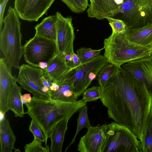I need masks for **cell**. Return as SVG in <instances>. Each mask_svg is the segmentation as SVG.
<instances>
[{
	"label": "cell",
	"instance_id": "obj_38",
	"mask_svg": "<svg viewBox=\"0 0 152 152\" xmlns=\"http://www.w3.org/2000/svg\"><path fill=\"white\" fill-rule=\"evenodd\" d=\"M15 150V152H20L19 149H14Z\"/></svg>",
	"mask_w": 152,
	"mask_h": 152
},
{
	"label": "cell",
	"instance_id": "obj_16",
	"mask_svg": "<svg viewBox=\"0 0 152 152\" xmlns=\"http://www.w3.org/2000/svg\"><path fill=\"white\" fill-rule=\"evenodd\" d=\"M121 6L119 0H94L88 5V16L99 20L113 17L119 12Z\"/></svg>",
	"mask_w": 152,
	"mask_h": 152
},
{
	"label": "cell",
	"instance_id": "obj_24",
	"mask_svg": "<svg viewBox=\"0 0 152 152\" xmlns=\"http://www.w3.org/2000/svg\"><path fill=\"white\" fill-rule=\"evenodd\" d=\"M78 111L79 116L77 119V126L76 132L71 142L66 148L65 151L71 145L73 144L77 135L82 129L86 128L88 129L91 126L88 115V107L87 105L81 108Z\"/></svg>",
	"mask_w": 152,
	"mask_h": 152
},
{
	"label": "cell",
	"instance_id": "obj_7",
	"mask_svg": "<svg viewBox=\"0 0 152 152\" xmlns=\"http://www.w3.org/2000/svg\"><path fill=\"white\" fill-rule=\"evenodd\" d=\"M23 47V56L28 64L39 68V63L48 64L57 53L56 41L35 36L27 41Z\"/></svg>",
	"mask_w": 152,
	"mask_h": 152
},
{
	"label": "cell",
	"instance_id": "obj_22",
	"mask_svg": "<svg viewBox=\"0 0 152 152\" xmlns=\"http://www.w3.org/2000/svg\"><path fill=\"white\" fill-rule=\"evenodd\" d=\"M78 98L68 79L59 86L58 90L51 92L50 94V98L64 102H74L77 100Z\"/></svg>",
	"mask_w": 152,
	"mask_h": 152
},
{
	"label": "cell",
	"instance_id": "obj_14",
	"mask_svg": "<svg viewBox=\"0 0 152 152\" xmlns=\"http://www.w3.org/2000/svg\"><path fill=\"white\" fill-rule=\"evenodd\" d=\"M11 67L4 58L0 59V112L5 115L10 110L9 99L12 87L16 77L11 73Z\"/></svg>",
	"mask_w": 152,
	"mask_h": 152
},
{
	"label": "cell",
	"instance_id": "obj_15",
	"mask_svg": "<svg viewBox=\"0 0 152 152\" xmlns=\"http://www.w3.org/2000/svg\"><path fill=\"white\" fill-rule=\"evenodd\" d=\"M43 71V75L48 77L59 86L70 78L75 69L68 66L65 58L56 54Z\"/></svg>",
	"mask_w": 152,
	"mask_h": 152
},
{
	"label": "cell",
	"instance_id": "obj_9",
	"mask_svg": "<svg viewBox=\"0 0 152 152\" xmlns=\"http://www.w3.org/2000/svg\"><path fill=\"white\" fill-rule=\"evenodd\" d=\"M18 69L19 72L17 77H16V81L23 88L37 98L43 99L50 98V95L42 90L44 86L41 77L44 74L43 69L25 64L20 66Z\"/></svg>",
	"mask_w": 152,
	"mask_h": 152
},
{
	"label": "cell",
	"instance_id": "obj_40",
	"mask_svg": "<svg viewBox=\"0 0 152 152\" xmlns=\"http://www.w3.org/2000/svg\"><path fill=\"white\" fill-rule=\"evenodd\" d=\"M151 110L152 111V105H151Z\"/></svg>",
	"mask_w": 152,
	"mask_h": 152
},
{
	"label": "cell",
	"instance_id": "obj_25",
	"mask_svg": "<svg viewBox=\"0 0 152 152\" xmlns=\"http://www.w3.org/2000/svg\"><path fill=\"white\" fill-rule=\"evenodd\" d=\"M119 67L108 63L102 68L97 76L98 83L101 87L113 75Z\"/></svg>",
	"mask_w": 152,
	"mask_h": 152
},
{
	"label": "cell",
	"instance_id": "obj_11",
	"mask_svg": "<svg viewBox=\"0 0 152 152\" xmlns=\"http://www.w3.org/2000/svg\"><path fill=\"white\" fill-rule=\"evenodd\" d=\"M55 0H15L14 9L19 17L37 21L46 13Z\"/></svg>",
	"mask_w": 152,
	"mask_h": 152
},
{
	"label": "cell",
	"instance_id": "obj_3",
	"mask_svg": "<svg viewBox=\"0 0 152 152\" xmlns=\"http://www.w3.org/2000/svg\"><path fill=\"white\" fill-rule=\"evenodd\" d=\"M103 48L104 56L108 62L118 66L152 55V45L137 43L113 32L104 39Z\"/></svg>",
	"mask_w": 152,
	"mask_h": 152
},
{
	"label": "cell",
	"instance_id": "obj_1",
	"mask_svg": "<svg viewBox=\"0 0 152 152\" xmlns=\"http://www.w3.org/2000/svg\"><path fill=\"white\" fill-rule=\"evenodd\" d=\"M109 118L142 139L151 110L152 97L144 83L121 66L101 87Z\"/></svg>",
	"mask_w": 152,
	"mask_h": 152
},
{
	"label": "cell",
	"instance_id": "obj_5",
	"mask_svg": "<svg viewBox=\"0 0 152 152\" xmlns=\"http://www.w3.org/2000/svg\"><path fill=\"white\" fill-rule=\"evenodd\" d=\"M113 18L123 21L129 28H139L152 24V0H127Z\"/></svg>",
	"mask_w": 152,
	"mask_h": 152
},
{
	"label": "cell",
	"instance_id": "obj_27",
	"mask_svg": "<svg viewBox=\"0 0 152 152\" xmlns=\"http://www.w3.org/2000/svg\"><path fill=\"white\" fill-rule=\"evenodd\" d=\"M74 12L81 13L88 6V0H61Z\"/></svg>",
	"mask_w": 152,
	"mask_h": 152
},
{
	"label": "cell",
	"instance_id": "obj_32",
	"mask_svg": "<svg viewBox=\"0 0 152 152\" xmlns=\"http://www.w3.org/2000/svg\"><path fill=\"white\" fill-rule=\"evenodd\" d=\"M9 0H2L0 4V32L2 30V27L4 23V15L6 5Z\"/></svg>",
	"mask_w": 152,
	"mask_h": 152
},
{
	"label": "cell",
	"instance_id": "obj_12",
	"mask_svg": "<svg viewBox=\"0 0 152 152\" xmlns=\"http://www.w3.org/2000/svg\"><path fill=\"white\" fill-rule=\"evenodd\" d=\"M108 125L91 126L81 137L77 150L80 152H102L107 138Z\"/></svg>",
	"mask_w": 152,
	"mask_h": 152
},
{
	"label": "cell",
	"instance_id": "obj_34",
	"mask_svg": "<svg viewBox=\"0 0 152 152\" xmlns=\"http://www.w3.org/2000/svg\"><path fill=\"white\" fill-rule=\"evenodd\" d=\"M21 98L23 103L24 104L30 103L32 99L30 94H25L22 95Z\"/></svg>",
	"mask_w": 152,
	"mask_h": 152
},
{
	"label": "cell",
	"instance_id": "obj_42",
	"mask_svg": "<svg viewBox=\"0 0 152 152\" xmlns=\"http://www.w3.org/2000/svg\"><path fill=\"white\" fill-rule=\"evenodd\" d=\"M2 1V0H0V2Z\"/></svg>",
	"mask_w": 152,
	"mask_h": 152
},
{
	"label": "cell",
	"instance_id": "obj_4",
	"mask_svg": "<svg viewBox=\"0 0 152 152\" xmlns=\"http://www.w3.org/2000/svg\"><path fill=\"white\" fill-rule=\"evenodd\" d=\"M4 26L0 32V49L7 64L19 69L23 56L22 35L19 16L14 8L10 7L4 19Z\"/></svg>",
	"mask_w": 152,
	"mask_h": 152
},
{
	"label": "cell",
	"instance_id": "obj_28",
	"mask_svg": "<svg viewBox=\"0 0 152 152\" xmlns=\"http://www.w3.org/2000/svg\"><path fill=\"white\" fill-rule=\"evenodd\" d=\"M82 99L85 103L96 101L101 97V87L93 86L87 88L83 93Z\"/></svg>",
	"mask_w": 152,
	"mask_h": 152
},
{
	"label": "cell",
	"instance_id": "obj_19",
	"mask_svg": "<svg viewBox=\"0 0 152 152\" xmlns=\"http://www.w3.org/2000/svg\"><path fill=\"white\" fill-rule=\"evenodd\" d=\"M16 140L8 119L0 121V152H12Z\"/></svg>",
	"mask_w": 152,
	"mask_h": 152
},
{
	"label": "cell",
	"instance_id": "obj_26",
	"mask_svg": "<svg viewBox=\"0 0 152 152\" xmlns=\"http://www.w3.org/2000/svg\"><path fill=\"white\" fill-rule=\"evenodd\" d=\"M103 48L99 50H93L91 48L81 47L76 50V54L79 57L81 64L87 62L100 55Z\"/></svg>",
	"mask_w": 152,
	"mask_h": 152
},
{
	"label": "cell",
	"instance_id": "obj_33",
	"mask_svg": "<svg viewBox=\"0 0 152 152\" xmlns=\"http://www.w3.org/2000/svg\"><path fill=\"white\" fill-rule=\"evenodd\" d=\"M43 86L50 89V87L53 82L52 80L48 76L43 75L41 77Z\"/></svg>",
	"mask_w": 152,
	"mask_h": 152
},
{
	"label": "cell",
	"instance_id": "obj_23",
	"mask_svg": "<svg viewBox=\"0 0 152 152\" xmlns=\"http://www.w3.org/2000/svg\"><path fill=\"white\" fill-rule=\"evenodd\" d=\"M141 152H152V111L150 113L147 122L140 140Z\"/></svg>",
	"mask_w": 152,
	"mask_h": 152
},
{
	"label": "cell",
	"instance_id": "obj_29",
	"mask_svg": "<svg viewBox=\"0 0 152 152\" xmlns=\"http://www.w3.org/2000/svg\"><path fill=\"white\" fill-rule=\"evenodd\" d=\"M105 19L108 21L112 32L122 35L126 31V25L121 20L110 17H106Z\"/></svg>",
	"mask_w": 152,
	"mask_h": 152
},
{
	"label": "cell",
	"instance_id": "obj_31",
	"mask_svg": "<svg viewBox=\"0 0 152 152\" xmlns=\"http://www.w3.org/2000/svg\"><path fill=\"white\" fill-rule=\"evenodd\" d=\"M29 130L35 137L42 142H45V146H47V138L39 126L33 119H32L28 127Z\"/></svg>",
	"mask_w": 152,
	"mask_h": 152
},
{
	"label": "cell",
	"instance_id": "obj_30",
	"mask_svg": "<svg viewBox=\"0 0 152 152\" xmlns=\"http://www.w3.org/2000/svg\"><path fill=\"white\" fill-rule=\"evenodd\" d=\"M42 142L34 137L32 142L26 144L24 147L26 152H49L50 147L48 145L45 147L42 145Z\"/></svg>",
	"mask_w": 152,
	"mask_h": 152
},
{
	"label": "cell",
	"instance_id": "obj_39",
	"mask_svg": "<svg viewBox=\"0 0 152 152\" xmlns=\"http://www.w3.org/2000/svg\"><path fill=\"white\" fill-rule=\"evenodd\" d=\"M90 2V3H91L94 0H89Z\"/></svg>",
	"mask_w": 152,
	"mask_h": 152
},
{
	"label": "cell",
	"instance_id": "obj_6",
	"mask_svg": "<svg viewBox=\"0 0 152 152\" xmlns=\"http://www.w3.org/2000/svg\"><path fill=\"white\" fill-rule=\"evenodd\" d=\"M108 125L102 152H141L140 140L128 128L115 122Z\"/></svg>",
	"mask_w": 152,
	"mask_h": 152
},
{
	"label": "cell",
	"instance_id": "obj_36",
	"mask_svg": "<svg viewBox=\"0 0 152 152\" xmlns=\"http://www.w3.org/2000/svg\"><path fill=\"white\" fill-rule=\"evenodd\" d=\"M59 87V86L57 83L53 82L50 87V89L51 92L55 91L58 90Z\"/></svg>",
	"mask_w": 152,
	"mask_h": 152
},
{
	"label": "cell",
	"instance_id": "obj_10",
	"mask_svg": "<svg viewBox=\"0 0 152 152\" xmlns=\"http://www.w3.org/2000/svg\"><path fill=\"white\" fill-rule=\"evenodd\" d=\"M56 15L57 54L65 58L66 55H72L75 53L73 42L75 36L72 22L73 19L71 16L64 17L58 12H56Z\"/></svg>",
	"mask_w": 152,
	"mask_h": 152
},
{
	"label": "cell",
	"instance_id": "obj_41",
	"mask_svg": "<svg viewBox=\"0 0 152 152\" xmlns=\"http://www.w3.org/2000/svg\"><path fill=\"white\" fill-rule=\"evenodd\" d=\"M127 0H124V2H125V1H126Z\"/></svg>",
	"mask_w": 152,
	"mask_h": 152
},
{
	"label": "cell",
	"instance_id": "obj_8",
	"mask_svg": "<svg viewBox=\"0 0 152 152\" xmlns=\"http://www.w3.org/2000/svg\"><path fill=\"white\" fill-rule=\"evenodd\" d=\"M108 63L104 56L100 55L74 69V72L68 80L71 83L78 97L82 95L91 82L96 78L102 68Z\"/></svg>",
	"mask_w": 152,
	"mask_h": 152
},
{
	"label": "cell",
	"instance_id": "obj_20",
	"mask_svg": "<svg viewBox=\"0 0 152 152\" xmlns=\"http://www.w3.org/2000/svg\"><path fill=\"white\" fill-rule=\"evenodd\" d=\"M56 14L49 16L44 18L39 23L34 27L35 36H40L56 41Z\"/></svg>",
	"mask_w": 152,
	"mask_h": 152
},
{
	"label": "cell",
	"instance_id": "obj_21",
	"mask_svg": "<svg viewBox=\"0 0 152 152\" xmlns=\"http://www.w3.org/2000/svg\"><path fill=\"white\" fill-rule=\"evenodd\" d=\"M21 87L16 80L13 83L9 99L10 110L14 113L15 117H22L25 113L21 98Z\"/></svg>",
	"mask_w": 152,
	"mask_h": 152
},
{
	"label": "cell",
	"instance_id": "obj_18",
	"mask_svg": "<svg viewBox=\"0 0 152 152\" xmlns=\"http://www.w3.org/2000/svg\"><path fill=\"white\" fill-rule=\"evenodd\" d=\"M70 117L66 118L58 122L51 130L48 136L51 139L50 148L51 152H61L65 133L68 129Z\"/></svg>",
	"mask_w": 152,
	"mask_h": 152
},
{
	"label": "cell",
	"instance_id": "obj_37",
	"mask_svg": "<svg viewBox=\"0 0 152 152\" xmlns=\"http://www.w3.org/2000/svg\"><path fill=\"white\" fill-rule=\"evenodd\" d=\"M48 64L45 62H41L39 65V68L43 70L45 69L48 67Z\"/></svg>",
	"mask_w": 152,
	"mask_h": 152
},
{
	"label": "cell",
	"instance_id": "obj_35",
	"mask_svg": "<svg viewBox=\"0 0 152 152\" xmlns=\"http://www.w3.org/2000/svg\"><path fill=\"white\" fill-rule=\"evenodd\" d=\"M72 60L74 66V69L81 64L80 60L76 54L74 53L72 55Z\"/></svg>",
	"mask_w": 152,
	"mask_h": 152
},
{
	"label": "cell",
	"instance_id": "obj_17",
	"mask_svg": "<svg viewBox=\"0 0 152 152\" xmlns=\"http://www.w3.org/2000/svg\"><path fill=\"white\" fill-rule=\"evenodd\" d=\"M123 36L137 43L152 45V24L137 28H127Z\"/></svg>",
	"mask_w": 152,
	"mask_h": 152
},
{
	"label": "cell",
	"instance_id": "obj_13",
	"mask_svg": "<svg viewBox=\"0 0 152 152\" xmlns=\"http://www.w3.org/2000/svg\"><path fill=\"white\" fill-rule=\"evenodd\" d=\"M122 68L141 81L152 97V55L129 62Z\"/></svg>",
	"mask_w": 152,
	"mask_h": 152
},
{
	"label": "cell",
	"instance_id": "obj_2",
	"mask_svg": "<svg viewBox=\"0 0 152 152\" xmlns=\"http://www.w3.org/2000/svg\"><path fill=\"white\" fill-rule=\"evenodd\" d=\"M24 104L27 108L25 113L37 122L48 139L51 130L58 122L66 118H71L87 104L82 99L66 102L33 96L30 103Z\"/></svg>",
	"mask_w": 152,
	"mask_h": 152
}]
</instances>
